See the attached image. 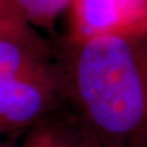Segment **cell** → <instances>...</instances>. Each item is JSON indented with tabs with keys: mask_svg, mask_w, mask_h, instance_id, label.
Masks as SVG:
<instances>
[{
	"mask_svg": "<svg viewBox=\"0 0 147 147\" xmlns=\"http://www.w3.org/2000/svg\"><path fill=\"white\" fill-rule=\"evenodd\" d=\"M59 147H108L101 144L100 142L94 140L93 137H86V138H83L81 141H74L71 142L69 140H65V137H62V141H61V144Z\"/></svg>",
	"mask_w": 147,
	"mask_h": 147,
	"instance_id": "cell-8",
	"label": "cell"
},
{
	"mask_svg": "<svg viewBox=\"0 0 147 147\" xmlns=\"http://www.w3.org/2000/svg\"><path fill=\"white\" fill-rule=\"evenodd\" d=\"M0 36L14 38L40 48L30 25L23 21L8 0H0Z\"/></svg>",
	"mask_w": 147,
	"mask_h": 147,
	"instance_id": "cell-6",
	"label": "cell"
},
{
	"mask_svg": "<svg viewBox=\"0 0 147 147\" xmlns=\"http://www.w3.org/2000/svg\"><path fill=\"white\" fill-rule=\"evenodd\" d=\"M59 133L47 127H42L38 131L32 133L24 147H59L62 141Z\"/></svg>",
	"mask_w": 147,
	"mask_h": 147,
	"instance_id": "cell-7",
	"label": "cell"
},
{
	"mask_svg": "<svg viewBox=\"0 0 147 147\" xmlns=\"http://www.w3.org/2000/svg\"><path fill=\"white\" fill-rule=\"evenodd\" d=\"M71 42L102 36L147 39V0H72Z\"/></svg>",
	"mask_w": 147,
	"mask_h": 147,
	"instance_id": "cell-2",
	"label": "cell"
},
{
	"mask_svg": "<svg viewBox=\"0 0 147 147\" xmlns=\"http://www.w3.org/2000/svg\"><path fill=\"white\" fill-rule=\"evenodd\" d=\"M0 147H3V146H1V145H0Z\"/></svg>",
	"mask_w": 147,
	"mask_h": 147,
	"instance_id": "cell-9",
	"label": "cell"
},
{
	"mask_svg": "<svg viewBox=\"0 0 147 147\" xmlns=\"http://www.w3.org/2000/svg\"><path fill=\"white\" fill-rule=\"evenodd\" d=\"M69 86L90 137L126 147L147 132L146 39L102 36L72 42Z\"/></svg>",
	"mask_w": 147,
	"mask_h": 147,
	"instance_id": "cell-1",
	"label": "cell"
},
{
	"mask_svg": "<svg viewBox=\"0 0 147 147\" xmlns=\"http://www.w3.org/2000/svg\"><path fill=\"white\" fill-rule=\"evenodd\" d=\"M40 48L10 37L0 36V120L16 81L37 59Z\"/></svg>",
	"mask_w": 147,
	"mask_h": 147,
	"instance_id": "cell-4",
	"label": "cell"
},
{
	"mask_svg": "<svg viewBox=\"0 0 147 147\" xmlns=\"http://www.w3.org/2000/svg\"><path fill=\"white\" fill-rule=\"evenodd\" d=\"M57 88V79L40 59L21 74L0 120V134L32 124L46 111Z\"/></svg>",
	"mask_w": 147,
	"mask_h": 147,
	"instance_id": "cell-3",
	"label": "cell"
},
{
	"mask_svg": "<svg viewBox=\"0 0 147 147\" xmlns=\"http://www.w3.org/2000/svg\"><path fill=\"white\" fill-rule=\"evenodd\" d=\"M18 14L28 25L53 27L57 18L69 10L72 0H8Z\"/></svg>",
	"mask_w": 147,
	"mask_h": 147,
	"instance_id": "cell-5",
	"label": "cell"
}]
</instances>
